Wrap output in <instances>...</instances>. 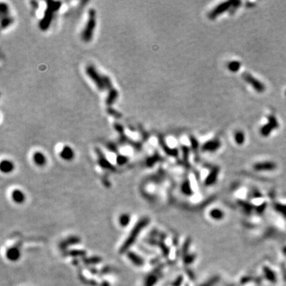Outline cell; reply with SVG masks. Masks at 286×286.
Returning <instances> with one entry per match:
<instances>
[{
    "instance_id": "cell-1",
    "label": "cell",
    "mask_w": 286,
    "mask_h": 286,
    "mask_svg": "<svg viewBox=\"0 0 286 286\" xmlns=\"http://www.w3.org/2000/svg\"><path fill=\"white\" fill-rule=\"evenodd\" d=\"M149 221L150 220L148 217H143V218H141L140 220L138 221L137 223L134 225L133 229L130 231L128 237L126 238L124 243L119 248V253H127L130 250V247L135 243L136 240L138 238V235L143 231V229L149 225Z\"/></svg>"
},
{
    "instance_id": "cell-2",
    "label": "cell",
    "mask_w": 286,
    "mask_h": 286,
    "mask_svg": "<svg viewBox=\"0 0 286 286\" xmlns=\"http://www.w3.org/2000/svg\"><path fill=\"white\" fill-rule=\"evenodd\" d=\"M86 73H87L88 76L95 82V83L96 84V86L98 87V88L101 91H103L104 89L106 88H111V82L110 80V79L107 76H102L95 71V68L92 66H88L86 69Z\"/></svg>"
},
{
    "instance_id": "cell-3",
    "label": "cell",
    "mask_w": 286,
    "mask_h": 286,
    "mask_svg": "<svg viewBox=\"0 0 286 286\" xmlns=\"http://www.w3.org/2000/svg\"><path fill=\"white\" fill-rule=\"evenodd\" d=\"M88 21L86 27L82 33V39L84 42H89L91 41L93 35V31L95 30V25H96V14L94 10H90L88 12Z\"/></svg>"
},
{
    "instance_id": "cell-4",
    "label": "cell",
    "mask_w": 286,
    "mask_h": 286,
    "mask_svg": "<svg viewBox=\"0 0 286 286\" xmlns=\"http://www.w3.org/2000/svg\"><path fill=\"white\" fill-rule=\"evenodd\" d=\"M267 119H268V123H265V125H263L260 128V134L263 137L269 136L273 130L279 127V123L275 115L273 114L268 115Z\"/></svg>"
},
{
    "instance_id": "cell-5",
    "label": "cell",
    "mask_w": 286,
    "mask_h": 286,
    "mask_svg": "<svg viewBox=\"0 0 286 286\" xmlns=\"http://www.w3.org/2000/svg\"><path fill=\"white\" fill-rule=\"evenodd\" d=\"M243 78L248 84H250L253 90L256 91L258 93H263L265 91V86L262 81L255 78L254 76H252L249 73H244L243 74Z\"/></svg>"
},
{
    "instance_id": "cell-6",
    "label": "cell",
    "mask_w": 286,
    "mask_h": 286,
    "mask_svg": "<svg viewBox=\"0 0 286 286\" xmlns=\"http://www.w3.org/2000/svg\"><path fill=\"white\" fill-rule=\"evenodd\" d=\"M234 3V1H226V2L221 3L218 6H216L212 11H210L208 15V18L210 19H212H212H215V18L218 17L222 14L225 13L226 11L231 10L232 8Z\"/></svg>"
},
{
    "instance_id": "cell-7",
    "label": "cell",
    "mask_w": 286,
    "mask_h": 286,
    "mask_svg": "<svg viewBox=\"0 0 286 286\" xmlns=\"http://www.w3.org/2000/svg\"><path fill=\"white\" fill-rule=\"evenodd\" d=\"M48 9H47V11L45 13V15L44 17L43 20L41 22V27L43 30H45L47 28L49 27V25L50 23L51 20H52V16L53 14L55 11H57V9L60 7V5H61V3H56V2H48Z\"/></svg>"
},
{
    "instance_id": "cell-8",
    "label": "cell",
    "mask_w": 286,
    "mask_h": 286,
    "mask_svg": "<svg viewBox=\"0 0 286 286\" xmlns=\"http://www.w3.org/2000/svg\"><path fill=\"white\" fill-rule=\"evenodd\" d=\"M222 146V142L218 138H215L205 142L201 146V150L203 152L214 153L218 150Z\"/></svg>"
},
{
    "instance_id": "cell-9",
    "label": "cell",
    "mask_w": 286,
    "mask_h": 286,
    "mask_svg": "<svg viewBox=\"0 0 286 286\" xmlns=\"http://www.w3.org/2000/svg\"><path fill=\"white\" fill-rule=\"evenodd\" d=\"M161 269H162V267L159 266L153 271L149 273L145 278L143 286H154L161 278Z\"/></svg>"
},
{
    "instance_id": "cell-10",
    "label": "cell",
    "mask_w": 286,
    "mask_h": 286,
    "mask_svg": "<svg viewBox=\"0 0 286 286\" xmlns=\"http://www.w3.org/2000/svg\"><path fill=\"white\" fill-rule=\"evenodd\" d=\"M22 256V251L20 246H12L11 247H9L6 251V258L11 262H16L21 258Z\"/></svg>"
},
{
    "instance_id": "cell-11",
    "label": "cell",
    "mask_w": 286,
    "mask_h": 286,
    "mask_svg": "<svg viewBox=\"0 0 286 286\" xmlns=\"http://www.w3.org/2000/svg\"><path fill=\"white\" fill-rule=\"evenodd\" d=\"M80 238L78 236L76 235H72L68 237L67 238L64 239L63 241H61L59 244V247L61 250L65 251L69 246H74V245H77L79 243H80Z\"/></svg>"
},
{
    "instance_id": "cell-12",
    "label": "cell",
    "mask_w": 286,
    "mask_h": 286,
    "mask_svg": "<svg viewBox=\"0 0 286 286\" xmlns=\"http://www.w3.org/2000/svg\"><path fill=\"white\" fill-rule=\"evenodd\" d=\"M253 169L255 171H273L277 168V164L273 161H260L253 165Z\"/></svg>"
},
{
    "instance_id": "cell-13",
    "label": "cell",
    "mask_w": 286,
    "mask_h": 286,
    "mask_svg": "<svg viewBox=\"0 0 286 286\" xmlns=\"http://www.w3.org/2000/svg\"><path fill=\"white\" fill-rule=\"evenodd\" d=\"M218 173H219V168L217 166H214L210 170L209 174L204 180V184L206 186H211L215 184L218 179Z\"/></svg>"
},
{
    "instance_id": "cell-14",
    "label": "cell",
    "mask_w": 286,
    "mask_h": 286,
    "mask_svg": "<svg viewBox=\"0 0 286 286\" xmlns=\"http://www.w3.org/2000/svg\"><path fill=\"white\" fill-rule=\"evenodd\" d=\"M127 258L130 260V262H131L133 265H135V266L142 267V265H144L145 260L143 259V258H142V256H140V255L138 254L137 253H135V252L129 250L127 253Z\"/></svg>"
},
{
    "instance_id": "cell-15",
    "label": "cell",
    "mask_w": 286,
    "mask_h": 286,
    "mask_svg": "<svg viewBox=\"0 0 286 286\" xmlns=\"http://www.w3.org/2000/svg\"><path fill=\"white\" fill-rule=\"evenodd\" d=\"M11 197L12 201L15 203L16 204H23L25 203L26 199V194L23 193L21 189L16 188L11 192Z\"/></svg>"
},
{
    "instance_id": "cell-16",
    "label": "cell",
    "mask_w": 286,
    "mask_h": 286,
    "mask_svg": "<svg viewBox=\"0 0 286 286\" xmlns=\"http://www.w3.org/2000/svg\"><path fill=\"white\" fill-rule=\"evenodd\" d=\"M130 221H131V216H130V214L127 213V212L122 213L118 218V225L123 227V228L128 227Z\"/></svg>"
},
{
    "instance_id": "cell-17",
    "label": "cell",
    "mask_w": 286,
    "mask_h": 286,
    "mask_svg": "<svg viewBox=\"0 0 286 286\" xmlns=\"http://www.w3.org/2000/svg\"><path fill=\"white\" fill-rule=\"evenodd\" d=\"M60 155H61V158L64 161H72L74 158V152L70 147L65 146V147L63 148Z\"/></svg>"
},
{
    "instance_id": "cell-18",
    "label": "cell",
    "mask_w": 286,
    "mask_h": 286,
    "mask_svg": "<svg viewBox=\"0 0 286 286\" xmlns=\"http://www.w3.org/2000/svg\"><path fill=\"white\" fill-rule=\"evenodd\" d=\"M0 169L3 173H11L14 171V165L10 161H3L0 165Z\"/></svg>"
},
{
    "instance_id": "cell-19",
    "label": "cell",
    "mask_w": 286,
    "mask_h": 286,
    "mask_svg": "<svg viewBox=\"0 0 286 286\" xmlns=\"http://www.w3.org/2000/svg\"><path fill=\"white\" fill-rule=\"evenodd\" d=\"M33 162L39 167L44 166L46 164V158L41 152H37L36 153H34L33 157Z\"/></svg>"
},
{
    "instance_id": "cell-20",
    "label": "cell",
    "mask_w": 286,
    "mask_h": 286,
    "mask_svg": "<svg viewBox=\"0 0 286 286\" xmlns=\"http://www.w3.org/2000/svg\"><path fill=\"white\" fill-rule=\"evenodd\" d=\"M64 253L68 256L73 257V258H85L87 252L86 250H80V249H74V250H68Z\"/></svg>"
},
{
    "instance_id": "cell-21",
    "label": "cell",
    "mask_w": 286,
    "mask_h": 286,
    "mask_svg": "<svg viewBox=\"0 0 286 286\" xmlns=\"http://www.w3.org/2000/svg\"><path fill=\"white\" fill-rule=\"evenodd\" d=\"M209 215L215 220H221L224 218V212L219 208H213L209 212Z\"/></svg>"
},
{
    "instance_id": "cell-22",
    "label": "cell",
    "mask_w": 286,
    "mask_h": 286,
    "mask_svg": "<svg viewBox=\"0 0 286 286\" xmlns=\"http://www.w3.org/2000/svg\"><path fill=\"white\" fill-rule=\"evenodd\" d=\"M82 262L85 264L86 265H95L97 264L100 263L102 262V258L99 256H93V257H89V258H83Z\"/></svg>"
},
{
    "instance_id": "cell-23",
    "label": "cell",
    "mask_w": 286,
    "mask_h": 286,
    "mask_svg": "<svg viewBox=\"0 0 286 286\" xmlns=\"http://www.w3.org/2000/svg\"><path fill=\"white\" fill-rule=\"evenodd\" d=\"M242 67L241 62L238 61H231L227 64V68L231 73H238Z\"/></svg>"
},
{
    "instance_id": "cell-24",
    "label": "cell",
    "mask_w": 286,
    "mask_h": 286,
    "mask_svg": "<svg viewBox=\"0 0 286 286\" xmlns=\"http://www.w3.org/2000/svg\"><path fill=\"white\" fill-rule=\"evenodd\" d=\"M264 274H265V278L269 281L272 283H275L277 281V277H276L275 273L268 266H265L263 269Z\"/></svg>"
},
{
    "instance_id": "cell-25",
    "label": "cell",
    "mask_w": 286,
    "mask_h": 286,
    "mask_svg": "<svg viewBox=\"0 0 286 286\" xmlns=\"http://www.w3.org/2000/svg\"><path fill=\"white\" fill-rule=\"evenodd\" d=\"M181 193L187 196H189L193 194V189H192V187H191L190 181H189L188 179L184 180V182L182 183V185H181Z\"/></svg>"
},
{
    "instance_id": "cell-26",
    "label": "cell",
    "mask_w": 286,
    "mask_h": 286,
    "mask_svg": "<svg viewBox=\"0 0 286 286\" xmlns=\"http://www.w3.org/2000/svg\"><path fill=\"white\" fill-rule=\"evenodd\" d=\"M234 142L239 146L244 144L245 141H246V136H245L244 132L242 131V130H237V131L234 132Z\"/></svg>"
},
{
    "instance_id": "cell-27",
    "label": "cell",
    "mask_w": 286,
    "mask_h": 286,
    "mask_svg": "<svg viewBox=\"0 0 286 286\" xmlns=\"http://www.w3.org/2000/svg\"><path fill=\"white\" fill-rule=\"evenodd\" d=\"M99 165H100V166L103 167V168L114 170V167L112 166V165L110 163L109 161H107L106 158H105V157H104L103 154H99Z\"/></svg>"
},
{
    "instance_id": "cell-28",
    "label": "cell",
    "mask_w": 286,
    "mask_h": 286,
    "mask_svg": "<svg viewBox=\"0 0 286 286\" xmlns=\"http://www.w3.org/2000/svg\"><path fill=\"white\" fill-rule=\"evenodd\" d=\"M118 98V92L115 89L112 88L111 90L109 91V95L108 96L107 99V104L108 105H111L114 103V101L116 100Z\"/></svg>"
},
{
    "instance_id": "cell-29",
    "label": "cell",
    "mask_w": 286,
    "mask_h": 286,
    "mask_svg": "<svg viewBox=\"0 0 286 286\" xmlns=\"http://www.w3.org/2000/svg\"><path fill=\"white\" fill-rule=\"evenodd\" d=\"M184 256V262L186 265L192 264L196 259V255L195 254H185Z\"/></svg>"
},
{
    "instance_id": "cell-30",
    "label": "cell",
    "mask_w": 286,
    "mask_h": 286,
    "mask_svg": "<svg viewBox=\"0 0 286 286\" xmlns=\"http://www.w3.org/2000/svg\"><path fill=\"white\" fill-rule=\"evenodd\" d=\"M275 209L276 211H278L279 213L282 214V215L286 216V205L281 204V203H277V204L275 205Z\"/></svg>"
},
{
    "instance_id": "cell-31",
    "label": "cell",
    "mask_w": 286,
    "mask_h": 286,
    "mask_svg": "<svg viewBox=\"0 0 286 286\" xmlns=\"http://www.w3.org/2000/svg\"><path fill=\"white\" fill-rule=\"evenodd\" d=\"M190 141L191 143H192V146H193V149L194 150L195 153H196V152L198 151V149H199V143H198L197 140H196L194 137H191Z\"/></svg>"
},
{
    "instance_id": "cell-32",
    "label": "cell",
    "mask_w": 286,
    "mask_h": 286,
    "mask_svg": "<svg viewBox=\"0 0 286 286\" xmlns=\"http://www.w3.org/2000/svg\"><path fill=\"white\" fill-rule=\"evenodd\" d=\"M218 279H219V278H218V277H215V278H212V279H210L208 281L205 282L204 284H201L200 286H213L214 284H216V283L218 282Z\"/></svg>"
},
{
    "instance_id": "cell-33",
    "label": "cell",
    "mask_w": 286,
    "mask_h": 286,
    "mask_svg": "<svg viewBox=\"0 0 286 286\" xmlns=\"http://www.w3.org/2000/svg\"><path fill=\"white\" fill-rule=\"evenodd\" d=\"M183 283V277L182 276H179L175 279V281L172 283V286H180Z\"/></svg>"
},
{
    "instance_id": "cell-34",
    "label": "cell",
    "mask_w": 286,
    "mask_h": 286,
    "mask_svg": "<svg viewBox=\"0 0 286 286\" xmlns=\"http://www.w3.org/2000/svg\"><path fill=\"white\" fill-rule=\"evenodd\" d=\"M11 23H12L11 18H10L7 17H7H4L3 19L2 20V27L5 28L6 26H8Z\"/></svg>"
},
{
    "instance_id": "cell-35",
    "label": "cell",
    "mask_w": 286,
    "mask_h": 286,
    "mask_svg": "<svg viewBox=\"0 0 286 286\" xmlns=\"http://www.w3.org/2000/svg\"><path fill=\"white\" fill-rule=\"evenodd\" d=\"M128 161V158H127L126 157L119 156L117 158V163L120 165H123L124 164H126Z\"/></svg>"
},
{
    "instance_id": "cell-36",
    "label": "cell",
    "mask_w": 286,
    "mask_h": 286,
    "mask_svg": "<svg viewBox=\"0 0 286 286\" xmlns=\"http://www.w3.org/2000/svg\"><path fill=\"white\" fill-rule=\"evenodd\" d=\"M183 153H184V163H188V156H189V149L188 148L184 146L183 147Z\"/></svg>"
},
{
    "instance_id": "cell-37",
    "label": "cell",
    "mask_w": 286,
    "mask_h": 286,
    "mask_svg": "<svg viewBox=\"0 0 286 286\" xmlns=\"http://www.w3.org/2000/svg\"><path fill=\"white\" fill-rule=\"evenodd\" d=\"M101 286H109V284L108 282H106V281H104V282L102 283Z\"/></svg>"
},
{
    "instance_id": "cell-38",
    "label": "cell",
    "mask_w": 286,
    "mask_h": 286,
    "mask_svg": "<svg viewBox=\"0 0 286 286\" xmlns=\"http://www.w3.org/2000/svg\"><path fill=\"white\" fill-rule=\"evenodd\" d=\"M284 253H285V255H286V246L284 248Z\"/></svg>"
}]
</instances>
